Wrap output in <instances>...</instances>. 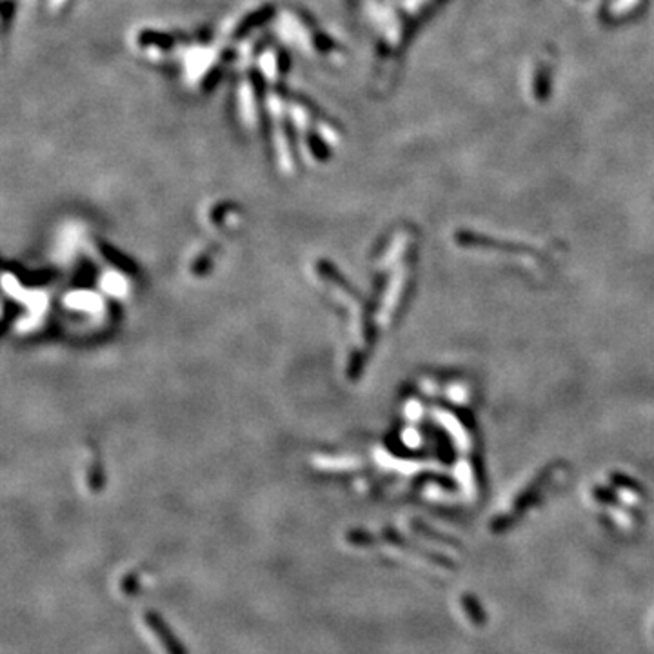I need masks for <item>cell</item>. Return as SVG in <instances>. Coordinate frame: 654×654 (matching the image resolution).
Returning <instances> with one entry per match:
<instances>
[{"mask_svg": "<svg viewBox=\"0 0 654 654\" xmlns=\"http://www.w3.org/2000/svg\"><path fill=\"white\" fill-rule=\"evenodd\" d=\"M142 42H146L144 46H162V48H169L171 46V39L166 37V35H159V33H144L140 37Z\"/></svg>", "mask_w": 654, "mask_h": 654, "instance_id": "6da1fadb", "label": "cell"}]
</instances>
